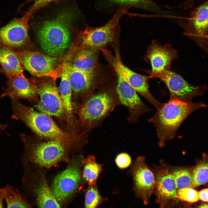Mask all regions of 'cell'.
<instances>
[{
	"mask_svg": "<svg viewBox=\"0 0 208 208\" xmlns=\"http://www.w3.org/2000/svg\"><path fill=\"white\" fill-rule=\"evenodd\" d=\"M79 12L75 6L66 7L41 23L37 35L41 47L46 54L56 57L64 55L70 42V26Z\"/></svg>",
	"mask_w": 208,
	"mask_h": 208,
	"instance_id": "cell-1",
	"label": "cell"
},
{
	"mask_svg": "<svg viewBox=\"0 0 208 208\" xmlns=\"http://www.w3.org/2000/svg\"><path fill=\"white\" fill-rule=\"evenodd\" d=\"M12 118L23 122L38 137L58 142L69 151L77 146L81 139L76 134L65 131L56 124L51 116L37 112L18 100L11 99Z\"/></svg>",
	"mask_w": 208,
	"mask_h": 208,
	"instance_id": "cell-2",
	"label": "cell"
},
{
	"mask_svg": "<svg viewBox=\"0 0 208 208\" xmlns=\"http://www.w3.org/2000/svg\"><path fill=\"white\" fill-rule=\"evenodd\" d=\"M206 106L201 102L187 103L170 99L163 104L148 121L156 127L161 139L166 140L174 136L181 125L191 114Z\"/></svg>",
	"mask_w": 208,
	"mask_h": 208,
	"instance_id": "cell-3",
	"label": "cell"
},
{
	"mask_svg": "<svg viewBox=\"0 0 208 208\" xmlns=\"http://www.w3.org/2000/svg\"><path fill=\"white\" fill-rule=\"evenodd\" d=\"M25 150L22 160L23 163H32L40 167L50 169L60 162L69 163L68 150L60 142L55 141L30 139L21 135Z\"/></svg>",
	"mask_w": 208,
	"mask_h": 208,
	"instance_id": "cell-4",
	"label": "cell"
},
{
	"mask_svg": "<svg viewBox=\"0 0 208 208\" xmlns=\"http://www.w3.org/2000/svg\"><path fill=\"white\" fill-rule=\"evenodd\" d=\"M32 79L40 100L36 107L40 112L60 119L68 118L65 108L58 92L55 79L44 77Z\"/></svg>",
	"mask_w": 208,
	"mask_h": 208,
	"instance_id": "cell-5",
	"label": "cell"
},
{
	"mask_svg": "<svg viewBox=\"0 0 208 208\" xmlns=\"http://www.w3.org/2000/svg\"><path fill=\"white\" fill-rule=\"evenodd\" d=\"M14 51L24 69L32 75L37 77H49L55 80L59 77L58 67L65 57H54L27 49Z\"/></svg>",
	"mask_w": 208,
	"mask_h": 208,
	"instance_id": "cell-6",
	"label": "cell"
},
{
	"mask_svg": "<svg viewBox=\"0 0 208 208\" xmlns=\"http://www.w3.org/2000/svg\"><path fill=\"white\" fill-rule=\"evenodd\" d=\"M116 103V97L110 91H101L90 95L78 110L81 123L86 127L90 128L110 112Z\"/></svg>",
	"mask_w": 208,
	"mask_h": 208,
	"instance_id": "cell-7",
	"label": "cell"
},
{
	"mask_svg": "<svg viewBox=\"0 0 208 208\" xmlns=\"http://www.w3.org/2000/svg\"><path fill=\"white\" fill-rule=\"evenodd\" d=\"M126 13L122 10H117L110 20L103 26L87 27L82 30L77 38L73 52L85 48L99 49L112 42L119 20Z\"/></svg>",
	"mask_w": 208,
	"mask_h": 208,
	"instance_id": "cell-8",
	"label": "cell"
},
{
	"mask_svg": "<svg viewBox=\"0 0 208 208\" xmlns=\"http://www.w3.org/2000/svg\"><path fill=\"white\" fill-rule=\"evenodd\" d=\"M82 161L79 157L73 158L66 168L54 179L51 188L59 203L71 198L81 184Z\"/></svg>",
	"mask_w": 208,
	"mask_h": 208,
	"instance_id": "cell-9",
	"label": "cell"
},
{
	"mask_svg": "<svg viewBox=\"0 0 208 208\" xmlns=\"http://www.w3.org/2000/svg\"><path fill=\"white\" fill-rule=\"evenodd\" d=\"M165 84L170 94V99L192 102L193 98L203 95L208 90L206 86H195L186 81L172 70L164 72L159 77Z\"/></svg>",
	"mask_w": 208,
	"mask_h": 208,
	"instance_id": "cell-10",
	"label": "cell"
},
{
	"mask_svg": "<svg viewBox=\"0 0 208 208\" xmlns=\"http://www.w3.org/2000/svg\"><path fill=\"white\" fill-rule=\"evenodd\" d=\"M33 14L29 10L23 16L14 18L0 28V44L14 51L26 45L29 41L28 22Z\"/></svg>",
	"mask_w": 208,
	"mask_h": 208,
	"instance_id": "cell-11",
	"label": "cell"
},
{
	"mask_svg": "<svg viewBox=\"0 0 208 208\" xmlns=\"http://www.w3.org/2000/svg\"><path fill=\"white\" fill-rule=\"evenodd\" d=\"M113 67L118 77L116 91L118 98L120 103L129 111V119L130 122H136L141 116L151 110L140 99L136 91L119 70L116 67Z\"/></svg>",
	"mask_w": 208,
	"mask_h": 208,
	"instance_id": "cell-12",
	"label": "cell"
},
{
	"mask_svg": "<svg viewBox=\"0 0 208 208\" xmlns=\"http://www.w3.org/2000/svg\"><path fill=\"white\" fill-rule=\"evenodd\" d=\"M103 53L112 67H116L119 70L137 92L157 109L162 105L163 104L155 99L149 90L148 82L151 78L149 76L140 75L129 68L122 63L118 53L115 56H114L108 51H105Z\"/></svg>",
	"mask_w": 208,
	"mask_h": 208,
	"instance_id": "cell-13",
	"label": "cell"
},
{
	"mask_svg": "<svg viewBox=\"0 0 208 208\" xmlns=\"http://www.w3.org/2000/svg\"><path fill=\"white\" fill-rule=\"evenodd\" d=\"M177 54L170 44L162 45L153 40L148 46L146 54L151 66V78H158L165 71L172 70V62L177 58Z\"/></svg>",
	"mask_w": 208,
	"mask_h": 208,
	"instance_id": "cell-14",
	"label": "cell"
},
{
	"mask_svg": "<svg viewBox=\"0 0 208 208\" xmlns=\"http://www.w3.org/2000/svg\"><path fill=\"white\" fill-rule=\"evenodd\" d=\"M131 172L135 194L146 205L154 190L155 177L141 157L133 165Z\"/></svg>",
	"mask_w": 208,
	"mask_h": 208,
	"instance_id": "cell-15",
	"label": "cell"
},
{
	"mask_svg": "<svg viewBox=\"0 0 208 208\" xmlns=\"http://www.w3.org/2000/svg\"><path fill=\"white\" fill-rule=\"evenodd\" d=\"M155 187L157 202L161 208H173L179 199L176 196L177 187L174 176L166 169L156 171Z\"/></svg>",
	"mask_w": 208,
	"mask_h": 208,
	"instance_id": "cell-16",
	"label": "cell"
},
{
	"mask_svg": "<svg viewBox=\"0 0 208 208\" xmlns=\"http://www.w3.org/2000/svg\"><path fill=\"white\" fill-rule=\"evenodd\" d=\"M8 79L1 97L8 96L16 100L24 99L30 101H38L36 89L31 81L25 77H14Z\"/></svg>",
	"mask_w": 208,
	"mask_h": 208,
	"instance_id": "cell-17",
	"label": "cell"
},
{
	"mask_svg": "<svg viewBox=\"0 0 208 208\" xmlns=\"http://www.w3.org/2000/svg\"><path fill=\"white\" fill-rule=\"evenodd\" d=\"M32 178L33 190L38 208H61L44 173L38 170L34 173Z\"/></svg>",
	"mask_w": 208,
	"mask_h": 208,
	"instance_id": "cell-18",
	"label": "cell"
},
{
	"mask_svg": "<svg viewBox=\"0 0 208 208\" xmlns=\"http://www.w3.org/2000/svg\"><path fill=\"white\" fill-rule=\"evenodd\" d=\"M65 62L72 92L75 96H85L90 93L94 86V74L80 70Z\"/></svg>",
	"mask_w": 208,
	"mask_h": 208,
	"instance_id": "cell-19",
	"label": "cell"
},
{
	"mask_svg": "<svg viewBox=\"0 0 208 208\" xmlns=\"http://www.w3.org/2000/svg\"><path fill=\"white\" fill-rule=\"evenodd\" d=\"M98 5L107 12L122 10L127 12L131 8L144 10L157 13H162V10L153 1L149 0H98Z\"/></svg>",
	"mask_w": 208,
	"mask_h": 208,
	"instance_id": "cell-20",
	"label": "cell"
},
{
	"mask_svg": "<svg viewBox=\"0 0 208 208\" xmlns=\"http://www.w3.org/2000/svg\"><path fill=\"white\" fill-rule=\"evenodd\" d=\"M99 49L85 48L78 50L68 62L78 70L94 74L98 64Z\"/></svg>",
	"mask_w": 208,
	"mask_h": 208,
	"instance_id": "cell-21",
	"label": "cell"
},
{
	"mask_svg": "<svg viewBox=\"0 0 208 208\" xmlns=\"http://www.w3.org/2000/svg\"><path fill=\"white\" fill-rule=\"evenodd\" d=\"M190 15L188 21L184 25L191 28L194 32L186 35L202 38L207 34L208 29V0L191 11Z\"/></svg>",
	"mask_w": 208,
	"mask_h": 208,
	"instance_id": "cell-22",
	"label": "cell"
},
{
	"mask_svg": "<svg viewBox=\"0 0 208 208\" xmlns=\"http://www.w3.org/2000/svg\"><path fill=\"white\" fill-rule=\"evenodd\" d=\"M0 65L2 71L8 79L14 77H25L24 68L15 51L1 44Z\"/></svg>",
	"mask_w": 208,
	"mask_h": 208,
	"instance_id": "cell-23",
	"label": "cell"
},
{
	"mask_svg": "<svg viewBox=\"0 0 208 208\" xmlns=\"http://www.w3.org/2000/svg\"><path fill=\"white\" fill-rule=\"evenodd\" d=\"M59 77L61 82L58 88L59 93L63 103L69 120L72 121L73 110L72 101V91L69 81L67 68L66 62H63L60 66Z\"/></svg>",
	"mask_w": 208,
	"mask_h": 208,
	"instance_id": "cell-24",
	"label": "cell"
},
{
	"mask_svg": "<svg viewBox=\"0 0 208 208\" xmlns=\"http://www.w3.org/2000/svg\"><path fill=\"white\" fill-rule=\"evenodd\" d=\"M82 178L88 185L96 184L97 180L102 169V165L97 163L95 157L89 155L82 161Z\"/></svg>",
	"mask_w": 208,
	"mask_h": 208,
	"instance_id": "cell-25",
	"label": "cell"
},
{
	"mask_svg": "<svg viewBox=\"0 0 208 208\" xmlns=\"http://www.w3.org/2000/svg\"><path fill=\"white\" fill-rule=\"evenodd\" d=\"M194 187L208 182V155L204 153L202 158L190 168Z\"/></svg>",
	"mask_w": 208,
	"mask_h": 208,
	"instance_id": "cell-26",
	"label": "cell"
},
{
	"mask_svg": "<svg viewBox=\"0 0 208 208\" xmlns=\"http://www.w3.org/2000/svg\"><path fill=\"white\" fill-rule=\"evenodd\" d=\"M7 204V208H30V207L22 195L8 184L1 188Z\"/></svg>",
	"mask_w": 208,
	"mask_h": 208,
	"instance_id": "cell-27",
	"label": "cell"
},
{
	"mask_svg": "<svg viewBox=\"0 0 208 208\" xmlns=\"http://www.w3.org/2000/svg\"><path fill=\"white\" fill-rule=\"evenodd\" d=\"M83 191L85 196L84 208H97L106 200L99 193L96 184L88 185Z\"/></svg>",
	"mask_w": 208,
	"mask_h": 208,
	"instance_id": "cell-28",
	"label": "cell"
},
{
	"mask_svg": "<svg viewBox=\"0 0 208 208\" xmlns=\"http://www.w3.org/2000/svg\"><path fill=\"white\" fill-rule=\"evenodd\" d=\"M177 189L187 187L194 188L190 169L183 168L172 172Z\"/></svg>",
	"mask_w": 208,
	"mask_h": 208,
	"instance_id": "cell-29",
	"label": "cell"
},
{
	"mask_svg": "<svg viewBox=\"0 0 208 208\" xmlns=\"http://www.w3.org/2000/svg\"><path fill=\"white\" fill-rule=\"evenodd\" d=\"M176 196L179 200L191 203H194L199 200L198 192L192 187L177 189Z\"/></svg>",
	"mask_w": 208,
	"mask_h": 208,
	"instance_id": "cell-30",
	"label": "cell"
},
{
	"mask_svg": "<svg viewBox=\"0 0 208 208\" xmlns=\"http://www.w3.org/2000/svg\"><path fill=\"white\" fill-rule=\"evenodd\" d=\"M116 163L120 169H124L128 167L130 164L131 159L129 156L125 153H122L118 155L116 160Z\"/></svg>",
	"mask_w": 208,
	"mask_h": 208,
	"instance_id": "cell-31",
	"label": "cell"
},
{
	"mask_svg": "<svg viewBox=\"0 0 208 208\" xmlns=\"http://www.w3.org/2000/svg\"><path fill=\"white\" fill-rule=\"evenodd\" d=\"M60 0H28V2H33V4L29 9L33 13L39 9L52 2H56Z\"/></svg>",
	"mask_w": 208,
	"mask_h": 208,
	"instance_id": "cell-32",
	"label": "cell"
},
{
	"mask_svg": "<svg viewBox=\"0 0 208 208\" xmlns=\"http://www.w3.org/2000/svg\"><path fill=\"white\" fill-rule=\"evenodd\" d=\"M199 200L208 202V188L203 189L198 192Z\"/></svg>",
	"mask_w": 208,
	"mask_h": 208,
	"instance_id": "cell-33",
	"label": "cell"
},
{
	"mask_svg": "<svg viewBox=\"0 0 208 208\" xmlns=\"http://www.w3.org/2000/svg\"><path fill=\"white\" fill-rule=\"evenodd\" d=\"M194 0H185L179 7L184 9H187L192 7L194 4Z\"/></svg>",
	"mask_w": 208,
	"mask_h": 208,
	"instance_id": "cell-34",
	"label": "cell"
},
{
	"mask_svg": "<svg viewBox=\"0 0 208 208\" xmlns=\"http://www.w3.org/2000/svg\"><path fill=\"white\" fill-rule=\"evenodd\" d=\"M4 197L0 188V208H3V201Z\"/></svg>",
	"mask_w": 208,
	"mask_h": 208,
	"instance_id": "cell-35",
	"label": "cell"
},
{
	"mask_svg": "<svg viewBox=\"0 0 208 208\" xmlns=\"http://www.w3.org/2000/svg\"><path fill=\"white\" fill-rule=\"evenodd\" d=\"M7 125H4L0 123V131H3L6 133V128L7 127Z\"/></svg>",
	"mask_w": 208,
	"mask_h": 208,
	"instance_id": "cell-36",
	"label": "cell"
},
{
	"mask_svg": "<svg viewBox=\"0 0 208 208\" xmlns=\"http://www.w3.org/2000/svg\"><path fill=\"white\" fill-rule=\"evenodd\" d=\"M197 208H208V204H202L199 205Z\"/></svg>",
	"mask_w": 208,
	"mask_h": 208,
	"instance_id": "cell-37",
	"label": "cell"
},
{
	"mask_svg": "<svg viewBox=\"0 0 208 208\" xmlns=\"http://www.w3.org/2000/svg\"><path fill=\"white\" fill-rule=\"evenodd\" d=\"M202 38H203V39H206L208 40V35L207 34V35H206L203 36L202 37Z\"/></svg>",
	"mask_w": 208,
	"mask_h": 208,
	"instance_id": "cell-38",
	"label": "cell"
},
{
	"mask_svg": "<svg viewBox=\"0 0 208 208\" xmlns=\"http://www.w3.org/2000/svg\"><path fill=\"white\" fill-rule=\"evenodd\" d=\"M1 70L0 69V72H1Z\"/></svg>",
	"mask_w": 208,
	"mask_h": 208,
	"instance_id": "cell-39",
	"label": "cell"
},
{
	"mask_svg": "<svg viewBox=\"0 0 208 208\" xmlns=\"http://www.w3.org/2000/svg\"><path fill=\"white\" fill-rule=\"evenodd\" d=\"M149 0L151 1H153V0Z\"/></svg>",
	"mask_w": 208,
	"mask_h": 208,
	"instance_id": "cell-40",
	"label": "cell"
}]
</instances>
